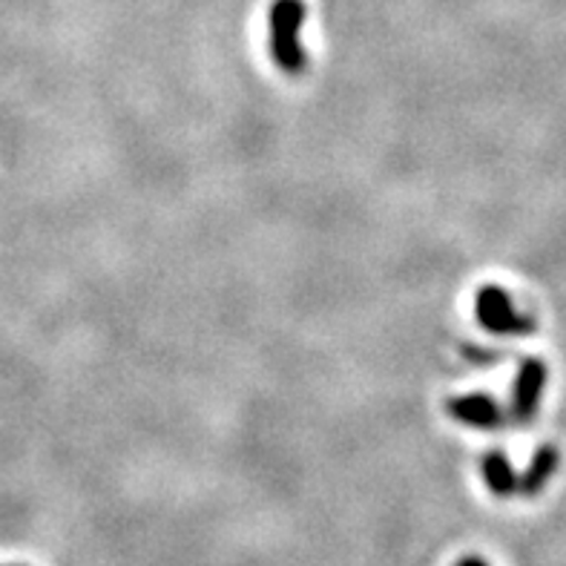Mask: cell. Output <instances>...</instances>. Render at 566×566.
Wrapping results in <instances>:
<instances>
[{
	"instance_id": "277c9868",
	"label": "cell",
	"mask_w": 566,
	"mask_h": 566,
	"mask_svg": "<svg viewBox=\"0 0 566 566\" xmlns=\"http://www.w3.org/2000/svg\"><path fill=\"white\" fill-rule=\"evenodd\" d=\"M446 411L467 426H478V429H495L503 423V411L492 397L486 395H469V397H452L446 402Z\"/></svg>"
},
{
	"instance_id": "52a82bcc",
	"label": "cell",
	"mask_w": 566,
	"mask_h": 566,
	"mask_svg": "<svg viewBox=\"0 0 566 566\" xmlns=\"http://www.w3.org/2000/svg\"><path fill=\"white\" fill-rule=\"evenodd\" d=\"M458 566H489L483 558H463Z\"/></svg>"
},
{
	"instance_id": "5b68a950",
	"label": "cell",
	"mask_w": 566,
	"mask_h": 566,
	"mask_svg": "<svg viewBox=\"0 0 566 566\" xmlns=\"http://www.w3.org/2000/svg\"><path fill=\"white\" fill-rule=\"evenodd\" d=\"M558 463H560L558 449H555V446H541L538 452H535V458H532L530 469L524 472V478H517V492L526 497L538 495L541 489L553 481Z\"/></svg>"
},
{
	"instance_id": "7a4b0ae2",
	"label": "cell",
	"mask_w": 566,
	"mask_h": 566,
	"mask_svg": "<svg viewBox=\"0 0 566 566\" xmlns=\"http://www.w3.org/2000/svg\"><path fill=\"white\" fill-rule=\"evenodd\" d=\"M474 316L492 334L512 337V334H532L538 323L526 314H517L510 300V291L501 285H483L474 296Z\"/></svg>"
},
{
	"instance_id": "3957f363",
	"label": "cell",
	"mask_w": 566,
	"mask_h": 566,
	"mask_svg": "<svg viewBox=\"0 0 566 566\" xmlns=\"http://www.w3.org/2000/svg\"><path fill=\"white\" fill-rule=\"evenodd\" d=\"M546 377H549V368H546L544 359L538 357H526L517 368V380H515V395H512V415L517 420H532L535 411H538L541 395H544Z\"/></svg>"
},
{
	"instance_id": "8992f818",
	"label": "cell",
	"mask_w": 566,
	"mask_h": 566,
	"mask_svg": "<svg viewBox=\"0 0 566 566\" xmlns=\"http://www.w3.org/2000/svg\"><path fill=\"white\" fill-rule=\"evenodd\" d=\"M483 478H486V486L492 489V495L510 497L517 492V474L503 452H489L483 458Z\"/></svg>"
},
{
	"instance_id": "6da1fadb",
	"label": "cell",
	"mask_w": 566,
	"mask_h": 566,
	"mask_svg": "<svg viewBox=\"0 0 566 566\" xmlns=\"http://www.w3.org/2000/svg\"><path fill=\"white\" fill-rule=\"evenodd\" d=\"M302 23H305L302 0H276L271 7V52L273 61L287 75H300L308 61L300 41Z\"/></svg>"
}]
</instances>
